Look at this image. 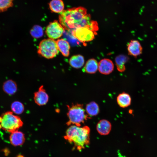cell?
<instances>
[{"label": "cell", "mask_w": 157, "mask_h": 157, "mask_svg": "<svg viewBox=\"0 0 157 157\" xmlns=\"http://www.w3.org/2000/svg\"><path fill=\"white\" fill-rule=\"evenodd\" d=\"M59 19L64 28L70 32L76 28L85 27L93 30L96 23L91 20L90 15L82 7L64 10L60 14Z\"/></svg>", "instance_id": "cell-1"}, {"label": "cell", "mask_w": 157, "mask_h": 157, "mask_svg": "<svg viewBox=\"0 0 157 157\" xmlns=\"http://www.w3.org/2000/svg\"><path fill=\"white\" fill-rule=\"evenodd\" d=\"M90 129L87 126L82 127L72 125L67 129L65 139L73 143L78 150H81L90 143Z\"/></svg>", "instance_id": "cell-2"}, {"label": "cell", "mask_w": 157, "mask_h": 157, "mask_svg": "<svg viewBox=\"0 0 157 157\" xmlns=\"http://www.w3.org/2000/svg\"><path fill=\"white\" fill-rule=\"evenodd\" d=\"M67 106L68 111L67 115L69 120L66 124L68 126L73 124L80 126L81 124L90 117L85 113L82 104H73Z\"/></svg>", "instance_id": "cell-3"}, {"label": "cell", "mask_w": 157, "mask_h": 157, "mask_svg": "<svg viewBox=\"0 0 157 157\" xmlns=\"http://www.w3.org/2000/svg\"><path fill=\"white\" fill-rule=\"evenodd\" d=\"M0 128L4 130L12 133L18 130L23 125L20 117L9 111L0 116Z\"/></svg>", "instance_id": "cell-4"}, {"label": "cell", "mask_w": 157, "mask_h": 157, "mask_svg": "<svg viewBox=\"0 0 157 157\" xmlns=\"http://www.w3.org/2000/svg\"><path fill=\"white\" fill-rule=\"evenodd\" d=\"M58 52L56 41L50 38L45 39L41 41L38 50L39 54L47 59L54 58Z\"/></svg>", "instance_id": "cell-5"}, {"label": "cell", "mask_w": 157, "mask_h": 157, "mask_svg": "<svg viewBox=\"0 0 157 157\" xmlns=\"http://www.w3.org/2000/svg\"><path fill=\"white\" fill-rule=\"evenodd\" d=\"M70 32L73 36L81 42L92 41L94 38L95 35V32L86 27L76 28Z\"/></svg>", "instance_id": "cell-6"}, {"label": "cell", "mask_w": 157, "mask_h": 157, "mask_svg": "<svg viewBox=\"0 0 157 157\" xmlns=\"http://www.w3.org/2000/svg\"><path fill=\"white\" fill-rule=\"evenodd\" d=\"M65 29L57 20L49 23L46 27L45 33L47 36L53 40L60 38L63 33Z\"/></svg>", "instance_id": "cell-7"}, {"label": "cell", "mask_w": 157, "mask_h": 157, "mask_svg": "<svg viewBox=\"0 0 157 157\" xmlns=\"http://www.w3.org/2000/svg\"><path fill=\"white\" fill-rule=\"evenodd\" d=\"M34 99L35 103L40 106L45 105L47 103L49 96L43 85L40 86L38 91L34 93Z\"/></svg>", "instance_id": "cell-8"}, {"label": "cell", "mask_w": 157, "mask_h": 157, "mask_svg": "<svg viewBox=\"0 0 157 157\" xmlns=\"http://www.w3.org/2000/svg\"><path fill=\"white\" fill-rule=\"evenodd\" d=\"M127 49L129 54L134 57L140 55L143 50L140 42L137 40H131L127 45Z\"/></svg>", "instance_id": "cell-9"}, {"label": "cell", "mask_w": 157, "mask_h": 157, "mask_svg": "<svg viewBox=\"0 0 157 157\" xmlns=\"http://www.w3.org/2000/svg\"><path fill=\"white\" fill-rule=\"evenodd\" d=\"M114 68L113 64L110 60L105 58L101 60L98 64L99 72L103 74L107 75L111 73Z\"/></svg>", "instance_id": "cell-10"}, {"label": "cell", "mask_w": 157, "mask_h": 157, "mask_svg": "<svg viewBox=\"0 0 157 157\" xmlns=\"http://www.w3.org/2000/svg\"><path fill=\"white\" fill-rule=\"evenodd\" d=\"M112 125L109 121L106 119H101L97 123L96 129L97 131L101 135H107L110 133Z\"/></svg>", "instance_id": "cell-11"}, {"label": "cell", "mask_w": 157, "mask_h": 157, "mask_svg": "<svg viewBox=\"0 0 157 157\" xmlns=\"http://www.w3.org/2000/svg\"><path fill=\"white\" fill-rule=\"evenodd\" d=\"M11 143L13 146H18L22 145L25 141L24 134L18 130L12 133L10 137Z\"/></svg>", "instance_id": "cell-12"}, {"label": "cell", "mask_w": 157, "mask_h": 157, "mask_svg": "<svg viewBox=\"0 0 157 157\" xmlns=\"http://www.w3.org/2000/svg\"><path fill=\"white\" fill-rule=\"evenodd\" d=\"M118 104L121 108H125L131 104V99L130 95L127 93L123 92L119 94L117 97Z\"/></svg>", "instance_id": "cell-13"}, {"label": "cell", "mask_w": 157, "mask_h": 157, "mask_svg": "<svg viewBox=\"0 0 157 157\" xmlns=\"http://www.w3.org/2000/svg\"><path fill=\"white\" fill-rule=\"evenodd\" d=\"M59 51L64 56L69 55L70 46L69 42L64 39H59L56 41Z\"/></svg>", "instance_id": "cell-14"}, {"label": "cell", "mask_w": 157, "mask_h": 157, "mask_svg": "<svg viewBox=\"0 0 157 157\" xmlns=\"http://www.w3.org/2000/svg\"><path fill=\"white\" fill-rule=\"evenodd\" d=\"M3 91L8 95H11L14 94L16 92L17 87L16 83L11 80H8L5 81L3 85Z\"/></svg>", "instance_id": "cell-15"}, {"label": "cell", "mask_w": 157, "mask_h": 157, "mask_svg": "<svg viewBox=\"0 0 157 157\" xmlns=\"http://www.w3.org/2000/svg\"><path fill=\"white\" fill-rule=\"evenodd\" d=\"M69 63L72 67L75 68H81L84 63V57L81 55L73 56L69 59Z\"/></svg>", "instance_id": "cell-16"}, {"label": "cell", "mask_w": 157, "mask_h": 157, "mask_svg": "<svg viewBox=\"0 0 157 157\" xmlns=\"http://www.w3.org/2000/svg\"><path fill=\"white\" fill-rule=\"evenodd\" d=\"M98 69V64L94 59L89 60L86 63L84 68V71L89 74L95 73Z\"/></svg>", "instance_id": "cell-17"}, {"label": "cell", "mask_w": 157, "mask_h": 157, "mask_svg": "<svg viewBox=\"0 0 157 157\" xmlns=\"http://www.w3.org/2000/svg\"><path fill=\"white\" fill-rule=\"evenodd\" d=\"M49 7L52 12L60 13L64 10V5L62 0H52L49 3Z\"/></svg>", "instance_id": "cell-18"}, {"label": "cell", "mask_w": 157, "mask_h": 157, "mask_svg": "<svg viewBox=\"0 0 157 157\" xmlns=\"http://www.w3.org/2000/svg\"><path fill=\"white\" fill-rule=\"evenodd\" d=\"M85 110L88 116H93L99 113V108L98 104L94 101H92L86 105Z\"/></svg>", "instance_id": "cell-19"}, {"label": "cell", "mask_w": 157, "mask_h": 157, "mask_svg": "<svg viewBox=\"0 0 157 157\" xmlns=\"http://www.w3.org/2000/svg\"><path fill=\"white\" fill-rule=\"evenodd\" d=\"M128 59V57L123 55H118L115 58V64L119 71L123 72L125 71L126 69L125 64Z\"/></svg>", "instance_id": "cell-20"}, {"label": "cell", "mask_w": 157, "mask_h": 157, "mask_svg": "<svg viewBox=\"0 0 157 157\" xmlns=\"http://www.w3.org/2000/svg\"><path fill=\"white\" fill-rule=\"evenodd\" d=\"M11 108L13 111L17 114H21L24 110L23 105L19 101H15L13 102L11 105Z\"/></svg>", "instance_id": "cell-21"}, {"label": "cell", "mask_w": 157, "mask_h": 157, "mask_svg": "<svg viewBox=\"0 0 157 157\" xmlns=\"http://www.w3.org/2000/svg\"><path fill=\"white\" fill-rule=\"evenodd\" d=\"M43 29L41 27L38 25H35L32 28L30 32L32 37L38 38L43 35Z\"/></svg>", "instance_id": "cell-22"}, {"label": "cell", "mask_w": 157, "mask_h": 157, "mask_svg": "<svg viewBox=\"0 0 157 157\" xmlns=\"http://www.w3.org/2000/svg\"><path fill=\"white\" fill-rule=\"evenodd\" d=\"M14 0H0V12H5L13 6Z\"/></svg>", "instance_id": "cell-23"}, {"label": "cell", "mask_w": 157, "mask_h": 157, "mask_svg": "<svg viewBox=\"0 0 157 157\" xmlns=\"http://www.w3.org/2000/svg\"><path fill=\"white\" fill-rule=\"evenodd\" d=\"M17 157H24L22 155H19L17 156Z\"/></svg>", "instance_id": "cell-24"}]
</instances>
